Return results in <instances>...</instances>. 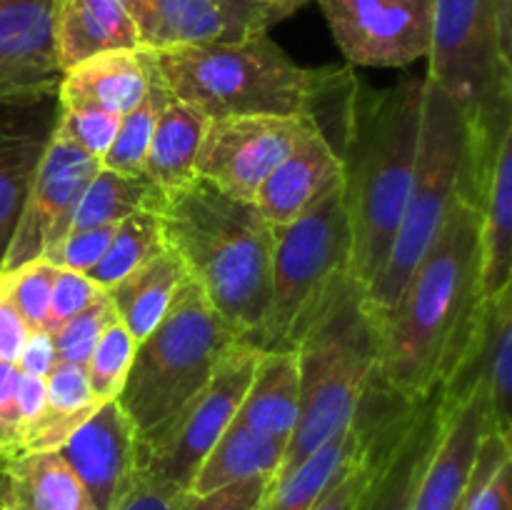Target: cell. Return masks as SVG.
<instances>
[{
  "instance_id": "1",
  "label": "cell",
  "mask_w": 512,
  "mask_h": 510,
  "mask_svg": "<svg viewBox=\"0 0 512 510\" xmlns=\"http://www.w3.org/2000/svg\"><path fill=\"white\" fill-rule=\"evenodd\" d=\"M483 310L480 208L460 193L380 323V383L405 403H423L460 368Z\"/></svg>"
},
{
  "instance_id": "2",
  "label": "cell",
  "mask_w": 512,
  "mask_h": 510,
  "mask_svg": "<svg viewBox=\"0 0 512 510\" xmlns=\"http://www.w3.org/2000/svg\"><path fill=\"white\" fill-rule=\"evenodd\" d=\"M425 78L370 90L353 80L345 93L343 200L353 238V278H378L408 203L418 163Z\"/></svg>"
},
{
  "instance_id": "3",
  "label": "cell",
  "mask_w": 512,
  "mask_h": 510,
  "mask_svg": "<svg viewBox=\"0 0 512 510\" xmlns=\"http://www.w3.org/2000/svg\"><path fill=\"white\" fill-rule=\"evenodd\" d=\"M165 248L203 288L240 343L258 348L273 265V225L253 200H240L195 175L165 195Z\"/></svg>"
},
{
  "instance_id": "4",
  "label": "cell",
  "mask_w": 512,
  "mask_h": 510,
  "mask_svg": "<svg viewBox=\"0 0 512 510\" xmlns=\"http://www.w3.org/2000/svg\"><path fill=\"white\" fill-rule=\"evenodd\" d=\"M175 98L208 120L228 115H313L353 85L350 68H303L268 33L153 53Z\"/></svg>"
},
{
  "instance_id": "5",
  "label": "cell",
  "mask_w": 512,
  "mask_h": 510,
  "mask_svg": "<svg viewBox=\"0 0 512 510\" xmlns=\"http://www.w3.org/2000/svg\"><path fill=\"white\" fill-rule=\"evenodd\" d=\"M300 370V415L280 470L295 465L350 428L378 378L380 323L365 290L350 278L295 345Z\"/></svg>"
},
{
  "instance_id": "6",
  "label": "cell",
  "mask_w": 512,
  "mask_h": 510,
  "mask_svg": "<svg viewBox=\"0 0 512 510\" xmlns=\"http://www.w3.org/2000/svg\"><path fill=\"white\" fill-rule=\"evenodd\" d=\"M428 60L425 80L468 125L465 195L480 208L500 140L512 130V65L500 53L493 0H433Z\"/></svg>"
},
{
  "instance_id": "7",
  "label": "cell",
  "mask_w": 512,
  "mask_h": 510,
  "mask_svg": "<svg viewBox=\"0 0 512 510\" xmlns=\"http://www.w3.org/2000/svg\"><path fill=\"white\" fill-rule=\"evenodd\" d=\"M240 343L195 280H185L168 313L138 343L118 400L135 440L183 408Z\"/></svg>"
},
{
  "instance_id": "8",
  "label": "cell",
  "mask_w": 512,
  "mask_h": 510,
  "mask_svg": "<svg viewBox=\"0 0 512 510\" xmlns=\"http://www.w3.org/2000/svg\"><path fill=\"white\" fill-rule=\"evenodd\" d=\"M353 278V238L343 185L305 210L298 220L273 228V265L260 350H295Z\"/></svg>"
},
{
  "instance_id": "9",
  "label": "cell",
  "mask_w": 512,
  "mask_h": 510,
  "mask_svg": "<svg viewBox=\"0 0 512 510\" xmlns=\"http://www.w3.org/2000/svg\"><path fill=\"white\" fill-rule=\"evenodd\" d=\"M468 125L458 105L425 80L423 118H420L418 163L410 183L408 203L393 245L378 278L365 288V303L378 323L398 300L415 265L438 238L445 215L468 183ZM468 198V195H465Z\"/></svg>"
},
{
  "instance_id": "10",
  "label": "cell",
  "mask_w": 512,
  "mask_h": 510,
  "mask_svg": "<svg viewBox=\"0 0 512 510\" xmlns=\"http://www.w3.org/2000/svg\"><path fill=\"white\" fill-rule=\"evenodd\" d=\"M258 355L255 345L235 343L183 408L135 440V468L188 490L205 455L238 415Z\"/></svg>"
},
{
  "instance_id": "11",
  "label": "cell",
  "mask_w": 512,
  "mask_h": 510,
  "mask_svg": "<svg viewBox=\"0 0 512 510\" xmlns=\"http://www.w3.org/2000/svg\"><path fill=\"white\" fill-rule=\"evenodd\" d=\"M320 125L313 115H228L210 120L195 158V175L240 200L255 193L293 153L305 133Z\"/></svg>"
},
{
  "instance_id": "12",
  "label": "cell",
  "mask_w": 512,
  "mask_h": 510,
  "mask_svg": "<svg viewBox=\"0 0 512 510\" xmlns=\"http://www.w3.org/2000/svg\"><path fill=\"white\" fill-rule=\"evenodd\" d=\"M443 423L445 405L440 388L415 405L398 395L383 400L370 435L373 478L358 510H410Z\"/></svg>"
},
{
  "instance_id": "13",
  "label": "cell",
  "mask_w": 512,
  "mask_h": 510,
  "mask_svg": "<svg viewBox=\"0 0 512 510\" xmlns=\"http://www.w3.org/2000/svg\"><path fill=\"white\" fill-rule=\"evenodd\" d=\"M340 53L363 68L428 58L433 0H318Z\"/></svg>"
},
{
  "instance_id": "14",
  "label": "cell",
  "mask_w": 512,
  "mask_h": 510,
  "mask_svg": "<svg viewBox=\"0 0 512 510\" xmlns=\"http://www.w3.org/2000/svg\"><path fill=\"white\" fill-rule=\"evenodd\" d=\"M100 168L103 165L98 158L83 153L58 133L53 135L30 185L0 270H13L30 260L48 258L58 248L60 240L70 233V220L85 188Z\"/></svg>"
},
{
  "instance_id": "15",
  "label": "cell",
  "mask_w": 512,
  "mask_h": 510,
  "mask_svg": "<svg viewBox=\"0 0 512 510\" xmlns=\"http://www.w3.org/2000/svg\"><path fill=\"white\" fill-rule=\"evenodd\" d=\"M55 5L58 0H0V103L58 95L63 68Z\"/></svg>"
},
{
  "instance_id": "16",
  "label": "cell",
  "mask_w": 512,
  "mask_h": 510,
  "mask_svg": "<svg viewBox=\"0 0 512 510\" xmlns=\"http://www.w3.org/2000/svg\"><path fill=\"white\" fill-rule=\"evenodd\" d=\"M58 115V95L0 103V268L40 160L58 130Z\"/></svg>"
},
{
  "instance_id": "17",
  "label": "cell",
  "mask_w": 512,
  "mask_h": 510,
  "mask_svg": "<svg viewBox=\"0 0 512 510\" xmlns=\"http://www.w3.org/2000/svg\"><path fill=\"white\" fill-rule=\"evenodd\" d=\"M58 453L98 510H113L135 475V433L118 400L100 403Z\"/></svg>"
},
{
  "instance_id": "18",
  "label": "cell",
  "mask_w": 512,
  "mask_h": 510,
  "mask_svg": "<svg viewBox=\"0 0 512 510\" xmlns=\"http://www.w3.org/2000/svg\"><path fill=\"white\" fill-rule=\"evenodd\" d=\"M485 433H490L488 400L483 388L473 385L463 403L445 408L438 445L425 465L410 510H460Z\"/></svg>"
},
{
  "instance_id": "19",
  "label": "cell",
  "mask_w": 512,
  "mask_h": 510,
  "mask_svg": "<svg viewBox=\"0 0 512 510\" xmlns=\"http://www.w3.org/2000/svg\"><path fill=\"white\" fill-rule=\"evenodd\" d=\"M343 185V160L328 140L325 130L315 125L303 135L293 153L265 178L255 193V208L273 228L298 220L305 210Z\"/></svg>"
},
{
  "instance_id": "20",
  "label": "cell",
  "mask_w": 512,
  "mask_h": 510,
  "mask_svg": "<svg viewBox=\"0 0 512 510\" xmlns=\"http://www.w3.org/2000/svg\"><path fill=\"white\" fill-rule=\"evenodd\" d=\"M375 413H378V393L370 385L363 405L358 410V418L345 433L325 443L323 448L315 450L313 455L295 465L288 475L270 483L268 495H265L260 510H310L315 500L325 493L335 475L353 463L355 458L368 450L370 435H373Z\"/></svg>"
},
{
  "instance_id": "21",
  "label": "cell",
  "mask_w": 512,
  "mask_h": 510,
  "mask_svg": "<svg viewBox=\"0 0 512 510\" xmlns=\"http://www.w3.org/2000/svg\"><path fill=\"white\" fill-rule=\"evenodd\" d=\"M148 88V50H113L63 70L58 100L60 105H90L123 118L143 103Z\"/></svg>"
},
{
  "instance_id": "22",
  "label": "cell",
  "mask_w": 512,
  "mask_h": 510,
  "mask_svg": "<svg viewBox=\"0 0 512 510\" xmlns=\"http://www.w3.org/2000/svg\"><path fill=\"white\" fill-rule=\"evenodd\" d=\"M138 33L140 50L163 53L185 45L248 38L218 0H123Z\"/></svg>"
},
{
  "instance_id": "23",
  "label": "cell",
  "mask_w": 512,
  "mask_h": 510,
  "mask_svg": "<svg viewBox=\"0 0 512 510\" xmlns=\"http://www.w3.org/2000/svg\"><path fill=\"white\" fill-rule=\"evenodd\" d=\"M0 510H98L58 450H28L0 463Z\"/></svg>"
},
{
  "instance_id": "24",
  "label": "cell",
  "mask_w": 512,
  "mask_h": 510,
  "mask_svg": "<svg viewBox=\"0 0 512 510\" xmlns=\"http://www.w3.org/2000/svg\"><path fill=\"white\" fill-rule=\"evenodd\" d=\"M55 48L68 70L100 53L140 50V43L123 0H58Z\"/></svg>"
},
{
  "instance_id": "25",
  "label": "cell",
  "mask_w": 512,
  "mask_h": 510,
  "mask_svg": "<svg viewBox=\"0 0 512 510\" xmlns=\"http://www.w3.org/2000/svg\"><path fill=\"white\" fill-rule=\"evenodd\" d=\"M512 278V130L503 135L480 198V295L498 298Z\"/></svg>"
},
{
  "instance_id": "26",
  "label": "cell",
  "mask_w": 512,
  "mask_h": 510,
  "mask_svg": "<svg viewBox=\"0 0 512 510\" xmlns=\"http://www.w3.org/2000/svg\"><path fill=\"white\" fill-rule=\"evenodd\" d=\"M300 415V370L295 350H260L238 415L248 428L290 440Z\"/></svg>"
},
{
  "instance_id": "27",
  "label": "cell",
  "mask_w": 512,
  "mask_h": 510,
  "mask_svg": "<svg viewBox=\"0 0 512 510\" xmlns=\"http://www.w3.org/2000/svg\"><path fill=\"white\" fill-rule=\"evenodd\" d=\"M210 120L180 98H170L160 113L143 160V175L163 195L195 178V158Z\"/></svg>"
},
{
  "instance_id": "28",
  "label": "cell",
  "mask_w": 512,
  "mask_h": 510,
  "mask_svg": "<svg viewBox=\"0 0 512 510\" xmlns=\"http://www.w3.org/2000/svg\"><path fill=\"white\" fill-rule=\"evenodd\" d=\"M285 450H288V440L263 435L240 420H233L200 463L188 493L203 495L238 483V480L258 478V475L275 478L283 465Z\"/></svg>"
},
{
  "instance_id": "29",
  "label": "cell",
  "mask_w": 512,
  "mask_h": 510,
  "mask_svg": "<svg viewBox=\"0 0 512 510\" xmlns=\"http://www.w3.org/2000/svg\"><path fill=\"white\" fill-rule=\"evenodd\" d=\"M188 278L190 275L185 273L178 255L165 248L143 268L105 290V295L113 303L120 323L140 343L163 320L170 303Z\"/></svg>"
},
{
  "instance_id": "30",
  "label": "cell",
  "mask_w": 512,
  "mask_h": 510,
  "mask_svg": "<svg viewBox=\"0 0 512 510\" xmlns=\"http://www.w3.org/2000/svg\"><path fill=\"white\" fill-rule=\"evenodd\" d=\"M95 398L85 365L58 363L45 378V408L25 438V450H58L95 410Z\"/></svg>"
},
{
  "instance_id": "31",
  "label": "cell",
  "mask_w": 512,
  "mask_h": 510,
  "mask_svg": "<svg viewBox=\"0 0 512 510\" xmlns=\"http://www.w3.org/2000/svg\"><path fill=\"white\" fill-rule=\"evenodd\" d=\"M163 203L165 195L143 175H123L100 168L75 208L70 230L113 225L140 210H153L160 215Z\"/></svg>"
},
{
  "instance_id": "32",
  "label": "cell",
  "mask_w": 512,
  "mask_h": 510,
  "mask_svg": "<svg viewBox=\"0 0 512 510\" xmlns=\"http://www.w3.org/2000/svg\"><path fill=\"white\" fill-rule=\"evenodd\" d=\"M163 250L165 240L160 215L153 213V210H140V213H133L125 220H120L113 233V240L105 248L103 258L85 275L100 290H108L123 278H128L130 273L143 268L148 260H153Z\"/></svg>"
},
{
  "instance_id": "33",
  "label": "cell",
  "mask_w": 512,
  "mask_h": 510,
  "mask_svg": "<svg viewBox=\"0 0 512 510\" xmlns=\"http://www.w3.org/2000/svg\"><path fill=\"white\" fill-rule=\"evenodd\" d=\"M173 98V93L168 90V85L160 78L158 68H155L153 53H150V88L145 93L143 103L135 105L128 115H123L120 120L118 135H115L113 145L108 148V153L100 158V165L105 170H115V173L123 175H140L143 170L145 153H148L150 138L155 133V125H158L160 113L168 105V100Z\"/></svg>"
},
{
  "instance_id": "34",
  "label": "cell",
  "mask_w": 512,
  "mask_h": 510,
  "mask_svg": "<svg viewBox=\"0 0 512 510\" xmlns=\"http://www.w3.org/2000/svg\"><path fill=\"white\" fill-rule=\"evenodd\" d=\"M512 448L503 433L483 435L460 510H512Z\"/></svg>"
},
{
  "instance_id": "35",
  "label": "cell",
  "mask_w": 512,
  "mask_h": 510,
  "mask_svg": "<svg viewBox=\"0 0 512 510\" xmlns=\"http://www.w3.org/2000/svg\"><path fill=\"white\" fill-rule=\"evenodd\" d=\"M135 348H138V340L128 333V328L120 320H113L105 328L103 338L98 340L93 355L85 363L88 383L100 403L115 400L120 395L125 378H128L130 363H133Z\"/></svg>"
},
{
  "instance_id": "36",
  "label": "cell",
  "mask_w": 512,
  "mask_h": 510,
  "mask_svg": "<svg viewBox=\"0 0 512 510\" xmlns=\"http://www.w3.org/2000/svg\"><path fill=\"white\" fill-rule=\"evenodd\" d=\"M55 275H58V265L45 258L30 260L13 270H0V283H3L5 293L10 295L30 330H40L48 325Z\"/></svg>"
},
{
  "instance_id": "37",
  "label": "cell",
  "mask_w": 512,
  "mask_h": 510,
  "mask_svg": "<svg viewBox=\"0 0 512 510\" xmlns=\"http://www.w3.org/2000/svg\"><path fill=\"white\" fill-rule=\"evenodd\" d=\"M113 320H118V315H115L113 303H110L108 295L103 293L93 305H88V308L80 310L78 315H73V318H68L65 323H60L58 328L50 333L53 335L55 353H58V363H88L95 345H98L105 328H108Z\"/></svg>"
},
{
  "instance_id": "38",
  "label": "cell",
  "mask_w": 512,
  "mask_h": 510,
  "mask_svg": "<svg viewBox=\"0 0 512 510\" xmlns=\"http://www.w3.org/2000/svg\"><path fill=\"white\" fill-rule=\"evenodd\" d=\"M120 120H123L120 115L105 113V110L90 108V105H60L55 133L78 145L83 153L100 160L113 145Z\"/></svg>"
},
{
  "instance_id": "39",
  "label": "cell",
  "mask_w": 512,
  "mask_h": 510,
  "mask_svg": "<svg viewBox=\"0 0 512 510\" xmlns=\"http://www.w3.org/2000/svg\"><path fill=\"white\" fill-rule=\"evenodd\" d=\"M115 228H118V223L70 230V233L60 240L58 248H55L45 260H50V263L58 265V268L88 273V270L103 258L105 248H108L110 240H113Z\"/></svg>"
},
{
  "instance_id": "40",
  "label": "cell",
  "mask_w": 512,
  "mask_h": 510,
  "mask_svg": "<svg viewBox=\"0 0 512 510\" xmlns=\"http://www.w3.org/2000/svg\"><path fill=\"white\" fill-rule=\"evenodd\" d=\"M270 483H273L270 475H258V478L238 480V483H230L225 488L210 490L203 495L185 493L178 510H260Z\"/></svg>"
},
{
  "instance_id": "41",
  "label": "cell",
  "mask_w": 512,
  "mask_h": 510,
  "mask_svg": "<svg viewBox=\"0 0 512 510\" xmlns=\"http://www.w3.org/2000/svg\"><path fill=\"white\" fill-rule=\"evenodd\" d=\"M103 293L105 290H100L85 273L58 268V275H55L53 283V295H50V313L45 330L53 333L60 323H65L68 318L78 315L80 310L93 305Z\"/></svg>"
},
{
  "instance_id": "42",
  "label": "cell",
  "mask_w": 512,
  "mask_h": 510,
  "mask_svg": "<svg viewBox=\"0 0 512 510\" xmlns=\"http://www.w3.org/2000/svg\"><path fill=\"white\" fill-rule=\"evenodd\" d=\"M370 478H373V455H370L368 445V450L360 458H355L353 463H348L335 475L333 483L325 488V493L315 500L310 510H358Z\"/></svg>"
},
{
  "instance_id": "43",
  "label": "cell",
  "mask_w": 512,
  "mask_h": 510,
  "mask_svg": "<svg viewBox=\"0 0 512 510\" xmlns=\"http://www.w3.org/2000/svg\"><path fill=\"white\" fill-rule=\"evenodd\" d=\"M230 20L243 35L268 33L270 25L280 23L310 0H218Z\"/></svg>"
},
{
  "instance_id": "44",
  "label": "cell",
  "mask_w": 512,
  "mask_h": 510,
  "mask_svg": "<svg viewBox=\"0 0 512 510\" xmlns=\"http://www.w3.org/2000/svg\"><path fill=\"white\" fill-rule=\"evenodd\" d=\"M20 368L0 363V463L23 453V420L18 410Z\"/></svg>"
},
{
  "instance_id": "45",
  "label": "cell",
  "mask_w": 512,
  "mask_h": 510,
  "mask_svg": "<svg viewBox=\"0 0 512 510\" xmlns=\"http://www.w3.org/2000/svg\"><path fill=\"white\" fill-rule=\"evenodd\" d=\"M185 493L188 490L135 468L128 490L120 495L113 510H178Z\"/></svg>"
},
{
  "instance_id": "46",
  "label": "cell",
  "mask_w": 512,
  "mask_h": 510,
  "mask_svg": "<svg viewBox=\"0 0 512 510\" xmlns=\"http://www.w3.org/2000/svg\"><path fill=\"white\" fill-rule=\"evenodd\" d=\"M30 328L0 283V363H18Z\"/></svg>"
},
{
  "instance_id": "47",
  "label": "cell",
  "mask_w": 512,
  "mask_h": 510,
  "mask_svg": "<svg viewBox=\"0 0 512 510\" xmlns=\"http://www.w3.org/2000/svg\"><path fill=\"white\" fill-rule=\"evenodd\" d=\"M15 365H18L20 373L25 375L48 378L50 370L58 365V353H55L53 335H50L45 328L30 330L28 340H25L23 350H20V358Z\"/></svg>"
},
{
  "instance_id": "48",
  "label": "cell",
  "mask_w": 512,
  "mask_h": 510,
  "mask_svg": "<svg viewBox=\"0 0 512 510\" xmlns=\"http://www.w3.org/2000/svg\"><path fill=\"white\" fill-rule=\"evenodd\" d=\"M43 408H45V378L20 373L18 410H20V420H23V450H25V438H28V433L33 430V425L38 423L40 415H43Z\"/></svg>"
},
{
  "instance_id": "49",
  "label": "cell",
  "mask_w": 512,
  "mask_h": 510,
  "mask_svg": "<svg viewBox=\"0 0 512 510\" xmlns=\"http://www.w3.org/2000/svg\"><path fill=\"white\" fill-rule=\"evenodd\" d=\"M495 25H498V43L503 58L512 65V0H493Z\"/></svg>"
}]
</instances>
